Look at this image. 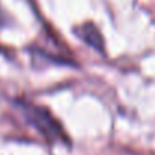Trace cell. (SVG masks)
Returning a JSON list of instances; mask_svg holds the SVG:
<instances>
[{"instance_id":"1","label":"cell","mask_w":155,"mask_h":155,"mask_svg":"<svg viewBox=\"0 0 155 155\" xmlns=\"http://www.w3.org/2000/svg\"><path fill=\"white\" fill-rule=\"evenodd\" d=\"M20 108L23 110L29 124L33 125L39 133H42L48 140H57L62 137V128L59 122L53 119V116L48 113L47 108L24 103H20Z\"/></svg>"},{"instance_id":"2","label":"cell","mask_w":155,"mask_h":155,"mask_svg":"<svg viewBox=\"0 0 155 155\" xmlns=\"http://www.w3.org/2000/svg\"><path fill=\"white\" fill-rule=\"evenodd\" d=\"M80 36H81L87 44H91L92 47L101 50L103 39H101V35H100V32L97 30L95 26H92V24H86V26H83V27H81V33H80Z\"/></svg>"},{"instance_id":"3","label":"cell","mask_w":155,"mask_h":155,"mask_svg":"<svg viewBox=\"0 0 155 155\" xmlns=\"http://www.w3.org/2000/svg\"><path fill=\"white\" fill-rule=\"evenodd\" d=\"M2 23H3V17H2V14H0V26H2Z\"/></svg>"}]
</instances>
